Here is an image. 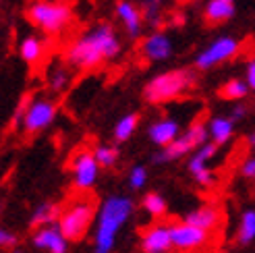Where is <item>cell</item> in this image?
<instances>
[{
  "mask_svg": "<svg viewBox=\"0 0 255 253\" xmlns=\"http://www.w3.org/2000/svg\"><path fill=\"white\" fill-rule=\"evenodd\" d=\"M123 50L121 37L110 23H98L92 29L81 33L77 40L71 42L65 52V62L71 69L92 71L102 62L117 58Z\"/></svg>",
  "mask_w": 255,
  "mask_h": 253,
  "instance_id": "obj_1",
  "label": "cell"
},
{
  "mask_svg": "<svg viewBox=\"0 0 255 253\" xmlns=\"http://www.w3.org/2000/svg\"><path fill=\"white\" fill-rule=\"evenodd\" d=\"M135 204L127 195H108L98 208L94 229V253H112L121 229L133 216Z\"/></svg>",
  "mask_w": 255,
  "mask_h": 253,
  "instance_id": "obj_2",
  "label": "cell"
},
{
  "mask_svg": "<svg viewBox=\"0 0 255 253\" xmlns=\"http://www.w3.org/2000/svg\"><path fill=\"white\" fill-rule=\"evenodd\" d=\"M197 83V75L189 69H172L151 77L143 85V100L147 104H164L181 98Z\"/></svg>",
  "mask_w": 255,
  "mask_h": 253,
  "instance_id": "obj_3",
  "label": "cell"
},
{
  "mask_svg": "<svg viewBox=\"0 0 255 253\" xmlns=\"http://www.w3.org/2000/svg\"><path fill=\"white\" fill-rule=\"evenodd\" d=\"M27 21L44 31L46 35H58L65 31L73 21V10L65 2H52V0H35L25 10Z\"/></svg>",
  "mask_w": 255,
  "mask_h": 253,
  "instance_id": "obj_4",
  "label": "cell"
},
{
  "mask_svg": "<svg viewBox=\"0 0 255 253\" xmlns=\"http://www.w3.org/2000/svg\"><path fill=\"white\" fill-rule=\"evenodd\" d=\"M96 216H98V212H96V204L92 197L73 199L71 204L60 212L58 226L69 241L77 243L87 235L92 222H96Z\"/></svg>",
  "mask_w": 255,
  "mask_h": 253,
  "instance_id": "obj_5",
  "label": "cell"
},
{
  "mask_svg": "<svg viewBox=\"0 0 255 253\" xmlns=\"http://www.w3.org/2000/svg\"><path fill=\"white\" fill-rule=\"evenodd\" d=\"M208 137H210L208 126L203 125L201 121H195L185 133L178 135L170 145L162 147L160 154L154 156V164L174 162V160H181V158L187 156V154H193L197 147H201L203 143H208Z\"/></svg>",
  "mask_w": 255,
  "mask_h": 253,
  "instance_id": "obj_6",
  "label": "cell"
},
{
  "mask_svg": "<svg viewBox=\"0 0 255 253\" xmlns=\"http://www.w3.org/2000/svg\"><path fill=\"white\" fill-rule=\"evenodd\" d=\"M239 52H241V40H237L233 35H220L203 48L201 52H197V56L193 58V67L197 71H210L222 65V62L233 60Z\"/></svg>",
  "mask_w": 255,
  "mask_h": 253,
  "instance_id": "obj_7",
  "label": "cell"
},
{
  "mask_svg": "<svg viewBox=\"0 0 255 253\" xmlns=\"http://www.w3.org/2000/svg\"><path fill=\"white\" fill-rule=\"evenodd\" d=\"M58 112V104L50 98H35L31 102H27L25 108V117H23V131L25 133H40L44 129H48L52 125L54 117Z\"/></svg>",
  "mask_w": 255,
  "mask_h": 253,
  "instance_id": "obj_8",
  "label": "cell"
},
{
  "mask_svg": "<svg viewBox=\"0 0 255 253\" xmlns=\"http://www.w3.org/2000/svg\"><path fill=\"white\" fill-rule=\"evenodd\" d=\"M100 164L94 156V151L81 149L71 160V174H73V187L77 191H89L100 176Z\"/></svg>",
  "mask_w": 255,
  "mask_h": 253,
  "instance_id": "obj_9",
  "label": "cell"
},
{
  "mask_svg": "<svg viewBox=\"0 0 255 253\" xmlns=\"http://www.w3.org/2000/svg\"><path fill=\"white\" fill-rule=\"evenodd\" d=\"M218 147L220 145H216L214 141H208V143H203L201 147H197L193 154L189 156V162H187V170L189 174L193 176V181L201 187H212L214 185V172L210 170L208 166V162L216 158V154H218Z\"/></svg>",
  "mask_w": 255,
  "mask_h": 253,
  "instance_id": "obj_10",
  "label": "cell"
},
{
  "mask_svg": "<svg viewBox=\"0 0 255 253\" xmlns=\"http://www.w3.org/2000/svg\"><path fill=\"white\" fill-rule=\"evenodd\" d=\"M170 229H172V245L178 251H195L206 247L210 241V231H203L193 224L176 222Z\"/></svg>",
  "mask_w": 255,
  "mask_h": 253,
  "instance_id": "obj_11",
  "label": "cell"
},
{
  "mask_svg": "<svg viewBox=\"0 0 255 253\" xmlns=\"http://www.w3.org/2000/svg\"><path fill=\"white\" fill-rule=\"evenodd\" d=\"M31 243L35 249H42L48 253H67L71 241L62 235L60 226L56 222L50 226H42V229H35L31 235Z\"/></svg>",
  "mask_w": 255,
  "mask_h": 253,
  "instance_id": "obj_12",
  "label": "cell"
},
{
  "mask_svg": "<svg viewBox=\"0 0 255 253\" xmlns=\"http://www.w3.org/2000/svg\"><path fill=\"white\" fill-rule=\"evenodd\" d=\"M172 245V229L166 224H151L141 233L143 253H166Z\"/></svg>",
  "mask_w": 255,
  "mask_h": 253,
  "instance_id": "obj_13",
  "label": "cell"
},
{
  "mask_svg": "<svg viewBox=\"0 0 255 253\" xmlns=\"http://www.w3.org/2000/svg\"><path fill=\"white\" fill-rule=\"evenodd\" d=\"M172 52H174L172 40H170V35L164 31L149 33L141 44V54L149 62H164L172 56Z\"/></svg>",
  "mask_w": 255,
  "mask_h": 253,
  "instance_id": "obj_14",
  "label": "cell"
},
{
  "mask_svg": "<svg viewBox=\"0 0 255 253\" xmlns=\"http://www.w3.org/2000/svg\"><path fill=\"white\" fill-rule=\"evenodd\" d=\"M114 10H117V17L123 23L127 35L129 37H139L141 27H143V21H145L143 19V10L139 6H135L131 0H119L117 6H114Z\"/></svg>",
  "mask_w": 255,
  "mask_h": 253,
  "instance_id": "obj_15",
  "label": "cell"
},
{
  "mask_svg": "<svg viewBox=\"0 0 255 253\" xmlns=\"http://www.w3.org/2000/svg\"><path fill=\"white\" fill-rule=\"evenodd\" d=\"M181 135V125H178L176 119H160L156 123H151L149 125V129H147V137H149V141L158 145V147H166L170 145L174 139Z\"/></svg>",
  "mask_w": 255,
  "mask_h": 253,
  "instance_id": "obj_16",
  "label": "cell"
},
{
  "mask_svg": "<svg viewBox=\"0 0 255 253\" xmlns=\"http://www.w3.org/2000/svg\"><path fill=\"white\" fill-rule=\"evenodd\" d=\"M220 220H222V212L216 206H212V204H206V206H199L195 210H191V212L185 214V218H183V222L199 226V229L210 231V233L214 229H218Z\"/></svg>",
  "mask_w": 255,
  "mask_h": 253,
  "instance_id": "obj_17",
  "label": "cell"
},
{
  "mask_svg": "<svg viewBox=\"0 0 255 253\" xmlns=\"http://www.w3.org/2000/svg\"><path fill=\"white\" fill-rule=\"evenodd\" d=\"M235 2H224V0H208L203 8V19L208 25H222L235 17Z\"/></svg>",
  "mask_w": 255,
  "mask_h": 253,
  "instance_id": "obj_18",
  "label": "cell"
},
{
  "mask_svg": "<svg viewBox=\"0 0 255 253\" xmlns=\"http://www.w3.org/2000/svg\"><path fill=\"white\" fill-rule=\"evenodd\" d=\"M208 131H210V139L216 145H224L235 135V121L231 117H214L208 125Z\"/></svg>",
  "mask_w": 255,
  "mask_h": 253,
  "instance_id": "obj_19",
  "label": "cell"
},
{
  "mask_svg": "<svg viewBox=\"0 0 255 253\" xmlns=\"http://www.w3.org/2000/svg\"><path fill=\"white\" fill-rule=\"evenodd\" d=\"M44 52H46V44H44V40H40V37H35V35L23 37L19 44V56L31 67L44 58Z\"/></svg>",
  "mask_w": 255,
  "mask_h": 253,
  "instance_id": "obj_20",
  "label": "cell"
},
{
  "mask_svg": "<svg viewBox=\"0 0 255 253\" xmlns=\"http://www.w3.org/2000/svg\"><path fill=\"white\" fill-rule=\"evenodd\" d=\"M60 208L56 204H50V201H46V204H40L33 214L29 218V226L35 231V229H42V226H50V224H56L58 218H60Z\"/></svg>",
  "mask_w": 255,
  "mask_h": 253,
  "instance_id": "obj_21",
  "label": "cell"
},
{
  "mask_svg": "<svg viewBox=\"0 0 255 253\" xmlns=\"http://www.w3.org/2000/svg\"><path fill=\"white\" fill-rule=\"evenodd\" d=\"M249 92H251L249 83H247L245 79L235 77V79H228V81L220 87L218 96H220L222 100H228V102H241V100H245V98L249 96Z\"/></svg>",
  "mask_w": 255,
  "mask_h": 253,
  "instance_id": "obj_22",
  "label": "cell"
},
{
  "mask_svg": "<svg viewBox=\"0 0 255 253\" xmlns=\"http://www.w3.org/2000/svg\"><path fill=\"white\" fill-rule=\"evenodd\" d=\"M255 241V210L249 208L241 214L239 226H237V243L239 245H251Z\"/></svg>",
  "mask_w": 255,
  "mask_h": 253,
  "instance_id": "obj_23",
  "label": "cell"
},
{
  "mask_svg": "<svg viewBox=\"0 0 255 253\" xmlns=\"http://www.w3.org/2000/svg\"><path fill=\"white\" fill-rule=\"evenodd\" d=\"M137 125H139V115L137 112H129V115H125L123 119H119V123L114 125V131H112L114 141L125 143L127 139H131V135L137 131Z\"/></svg>",
  "mask_w": 255,
  "mask_h": 253,
  "instance_id": "obj_24",
  "label": "cell"
},
{
  "mask_svg": "<svg viewBox=\"0 0 255 253\" xmlns=\"http://www.w3.org/2000/svg\"><path fill=\"white\" fill-rule=\"evenodd\" d=\"M71 67L67 65H56V67H52L50 69V73H48V87L52 92H56V94H60V92H65L67 87L71 85Z\"/></svg>",
  "mask_w": 255,
  "mask_h": 253,
  "instance_id": "obj_25",
  "label": "cell"
},
{
  "mask_svg": "<svg viewBox=\"0 0 255 253\" xmlns=\"http://www.w3.org/2000/svg\"><path fill=\"white\" fill-rule=\"evenodd\" d=\"M141 208L143 212H147L151 218H162V216H166V212H168V204H166V199H164L160 193L156 191H151V193H145L143 199H141Z\"/></svg>",
  "mask_w": 255,
  "mask_h": 253,
  "instance_id": "obj_26",
  "label": "cell"
},
{
  "mask_svg": "<svg viewBox=\"0 0 255 253\" xmlns=\"http://www.w3.org/2000/svg\"><path fill=\"white\" fill-rule=\"evenodd\" d=\"M94 156H96V160H98V164L102 168H112V166H117V162L121 158V151H119L117 145L106 143V145H98L94 149Z\"/></svg>",
  "mask_w": 255,
  "mask_h": 253,
  "instance_id": "obj_27",
  "label": "cell"
},
{
  "mask_svg": "<svg viewBox=\"0 0 255 253\" xmlns=\"http://www.w3.org/2000/svg\"><path fill=\"white\" fill-rule=\"evenodd\" d=\"M166 0H143V19L149 23V25H158L160 23V15H162V4Z\"/></svg>",
  "mask_w": 255,
  "mask_h": 253,
  "instance_id": "obj_28",
  "label": "cell"
},
{
  "mask_svg": "<svg viewBox=\"0 0 255 253\" xmlns=\"http://www.w3.org/2000/svg\"><path fill=\"white\" fill-rule=\"evenodd\" d=\"M127 183H129V187L133 189V191L143 189L145 183H147V168L143 166V164H137V166H133L129 170V174H127Z\"/></svg>",
  "mask_w": 255,
  "mask_h": 253,
  "instance_id": "obj_29",
  "label": "cell"
},
{
  "mask_svg": "<svg viewBox=\"0 0 255 253\" xmlns=\"http://www.w3.org/2000/svg\"><path fill=\"white\" fill-rule=\"evenodd\" d=\"M239 172H241V176H243V179L255 183V156L245 158V162L241 164V170H239Z\"/></svg>",
  "mask_w": 255,
  "mask_h": 253,
  "instance_id": "obj_30",
  "label": "cell"
},
{
  "mask_svg": "<svg viewBox=\"0 0 255 253\" xmlns=\"http://www.w3.org/2000/svg\"><path fill=\"white\" fill-rule=\"evenodd\" d=\"M17 243H19V239H17L15 233H10L6 229L0 231V247H2V249H15Z\"/></svg>",
  "mask_w": 255,
  "mask_h": 253,
  "instance_id": "obj_31",
  "label": "cell"
},
{
  "mask_svg": "<svg viewBox=\"0 0 255 253\" xmlns=\"http://www.w3.org/2000/svg\"><path fill=\"white\" fill-rule=\"evenodd\" d=\"M245 81L249 83V87L255 92V60H249V65L245 69Z\"/></svg>",
  "mask_w": 255,
  "mask_h": 253,
  "instance_id": "obj_32",
  "label": "cell"
},
{
  "mask_svg": "<svg viewBox=\"0 0 255 253\" xmlns=\"http://www.w3.org/2000/svg\"><path fill=\"white\" fill-rule=\"evenodd\" d=\"M245 115H247V108H245L243 104H239V106H235V108H233L231 119H233V121H239V119H243Z\"/></svg>",
  "mask_w": 255,
  "mask_h": 253,
  "instance_id": "obj_33",
  "label": "cell"
},
{
  "mask_svg": "<svg viewBox=\"0 0 255 253\" xmlns=\"http://www.w3.org/2000/svg\"><path fill=\"white\" fill-rule=\"evenodd\" d=\"M247 141H249V145H253V147H255V131L249 135V139H247Z\"/></svg>",
  "mask_w": 255,
  "mask_h": 253,
  "instance_id": "obj_34",
  "label": "cell"
},
{
  "mask_svg": "<svg viewBox=\"0 0 255 253\" xmlns=\"http://www.w3.org/2000/svg\"><path fill=\"white\" fill-rule=\"evenodd\" d=\"M12 253H23V251L21 249H12Z\"/></svg>",
  "mask_w": 255,
  "mask_h": 253,
  "instance_id": "obj_35",
  "label": "cell"
},
{
  "mask_svg": "<svg viewBox=\"0 0 255 253\" xmlns=\"http://www.w3.org/2000/svg\"><path fill=\"white\" fill-rule=\"evenodd\" d=\"M224 2H235V0H224Z\"/></svg>",
  "mask_w": 255,
  "mask_h": 253,
  "instance_id": "obj_36",
  "label": "cell"
}]
</instances>
